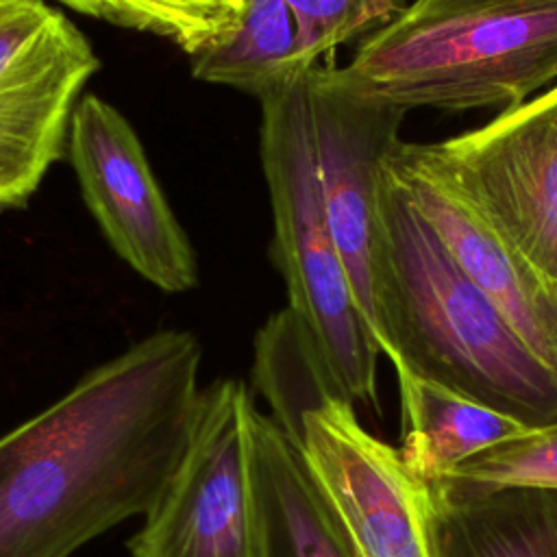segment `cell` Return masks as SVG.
Segmentation results:
<instances>
[{
	"label": "cell",
	"instance_id": "cell-7",
	"mask_svg": "<svg viewBox=\"0 0 557 557\" xmlns=\"http://www.w3.org/2000/svg\"><path fill=\"white\" fill-rule=\"evenodd\" d=\"M89 39L46 0H0V211L26 205L67 144L98 72Z\"/></svg>",
	"mask_w": 557,
	"mask_h": 557
},
{
	"label": "cell",
	"instance_id": "cell-15",
	"mask_svg": "<svg viewBox=\"0 0 557 557\" xmlns=\"http://www.w3.org/2000/svg\"><path fill=\"white\" fill-rule=\"evenodd\" d=\"M191 59L198 81L235 87L261 100L309 67L298 57V37L285 0H246L239 26Z\"/></svg>",
	"mask_w": 557,
	"mask_h": 557
},
{
	"label": "cell",
	"instance_id": "cell-9",
	"mask_svg": "<svg viewBox=\"0 0 557 557\" xmlns=\"http://www.w3.org/2000/svg\"><path fill=\"white\" fill-rule=\"evenodd\" d=\"M65 150L85 205L115 255L163 292L196 287L191 242L128 120L100 96L85 94L72 111Z\"/></svg>",
	"mask_w": 557,
	"mask_h": 557
},
{
	"label": "cell",
	"instance_id": "cell-2",
	"mask_svg": "<svg viewBox=\"0 0 557 557\" xmlns=\"http://www.w3.org/2000/svg\"><path fill=\"white\" fill-rule=\"evenodd\" d=\"M374 302L379 352L396 372L450 387L527 429L557 422V376L455 261L385 159L376 191Z\"/></svg>",
	"mask_w": 557,
	"mask_h": 557
},
{
	"label": "cell",
	"instance_id": "cell-5",
	"mask_svg": "<svg viewBox=\"0 0 557 557\" xmlns=\"http://www.w3.org/2000/svg\"><path fill=\"white\" fill-rule=\"evenodd\" d=\"M255 413L242 381L198 392L183 455L128 542L133 557H265Z\"/></svg>",
	"mask_w": 557,
	"mask_h": 557
},
{
	"label": "cell",
	"instance_id": "cell-10",
	"mask_svg": "<svg viewBox=\"0 0 557 557\" xmlns=\"http://www.w3.org/2000/svg\"><path fill=\"white\" fill-rule=\"evenodd\" d=\"M307 85L326 220L357 309L379 348L374 302L379 170L400 139L407 111L352 94L320 63L309 67Z\"/></svg>",
	"mask_w": 557,
	"mask_h": 557
},
{
	"label": "cell",
	"instance_id": "cell-8",
	"mask_svg": "<svg viewBox=\"0 0 557 557\" xmlns=\"http://www.w3.org/2000/svg\"><path fill=\"white\" fill-rule=\"evenodd\" d=\"M296 450L357 557H433V496L374 437L355 405L331 398L300 422Z\"/></svg>",
	"mask_w": 557,
	"mask_h": 557
},
{
	"label": "cell",
	"instance_id": "cell-3",
	"mask_svg": "<svg viewBox=\"0 0 557 557\" xmlns=\"http://www.w3.org/2000/svg\"><path fill=\"white\" fill-rule=\"evenodd\" d=\"M326 67L405 111H503L557 83V0H413Z\"/></svg>",
	"mask_w": 557,
	"mask_h": 557
},
{
	"label": "cell",
	"instance_id": "cell-4",
	"mask_svg": "<svg viewBox=\"0 0 557 557\" xmlns=\"http://www.w3.org/2000/svg\"><path fill=\"white\" fill-rule=\"evenodd\" d=\"M307 72L259 100L261 165L274 215L270 257L285 278L287 307L344 400L376 407L381 352L357 309L326 220Z\"/></svg>",
	"mask_w": 557,
	"mask_h": 557
},
{
	"label": "cell",
	"instance_id": "cell-11",
	"mask_svg": "<svg viewBox=\"0 0 557 557\" xmlns=\"http://www.w3.org/2000/svg\"><path fill=\"white\" fill-rule=\"evenodd\" d=\"M385 165L463 272L557 376V298L457 194L407 152L403 139L385 154Z\"/></svg>",
	"mask_w": 557,
	"mask_h": 557
},
{
	"label": "cell",
	"instance_id": "cell-14",
	"mask_svg": "<svg viewBox=\"0 0 557 557\" xmlns=\"http://www.w3.org/2000/svg\"><path fill=\"white\" fill-rule=\"evenodd\" d=\"M433 557H557V490L433 498Z\"/></svg>",
	"mask_w": 557,
	"mask_h": 557
},
{
	"label": "cell",
	"instance_id": "cell-13",
	"mask_svg": "<svg viewBox=\"0 0 557 557\" xmlns=\"http://www.w3.org/2000/svg\"><path fill=\"white\" fill-rule=\"evenodd\" d=\"M255 472L265 557H357L296 446L259 409L255 413Z\"/></svg>",
	"mask_w": 557,
	"mask_h": 557
},
{
	"label": "cell",
	"instance_id": "cell-17",
	"mask_svg": "<svg viewBox=\"0 0 557 557\" xmlns=\"http://www.w3.org/2000/svg\"><path fill=\"white\" fill-rule=\"evenodd\" d=\"M115 26L159 35L189 57L224 41L242 22L246 0H61Z\"/></svg>",
	"mask_w": 557,
	"mask_h": 557
},
{
	"label": "cell",
	"instance_id": "cell-12",
	"mask_svg": "<svg viewBox=\"0 0 557 557\" xmlns=\"http://www.w3.org/2000/svg\"><path fill=\"white\" fill-rule=\"evenodd\" d=\"M400 392V448L407 470L433 485L474 455L518 437L527 426L450 387L396 372Z\"/></svg>",
	"mask_w": 557,
	"mask_h": 557
},
{
	"label": "cell",
	"instance_id": "cell-6",
	"mask_svg": "<svg viewBox=\"0 0 557 557\" xmlns=\"http://www.w3.org/2000/svg\"><path fill=\"white\" fill-rule=\"evenodd\" d=\"M405 148L557 298V83L476 128Z\"/></svg>",
	"mask_w": 557,
	"mask_h": 557
},
{
	"label": "cell",
	"instance_id": "cell-19",
	"mask_svg": "<svg viewBox=\"0 0 557 557\" xmlns=\"http://www.w3.org/2000/svg\"><path fill=\"white\" fill-rule=\"evenodd\" d=\"M298 37V57L311 67L318 59L366 33L357 0H285Z\"/></svg>",
	"mask_w": 557,
	"mask_h": 557
},
{
	"label": "cell",
	"instance_id": "cell-20",
	"mask_svg": "<svg viewBox=\"0 0 557 557\" xmlns=\"http://www.w3.org/2000/svg\"><path fill=\"white\" fill-rule=\"evenodd\" d=\"M405 4H407V0H357V7H359V13H361L366 33H370L376 26H381L383 22H387Z\"/></svg>",
	"mask_w": 557,
	"mask_h": 557
},
{
	"label": "cell",
	"instance_id": "cell-1",
	"mask_svg": "<svg viewBox=\"0 0 557 557\" xmlns=\"http://www.w3.org/2000/svg\"><path fill=\"white\" fill-rule=\"evenodd\" d=\"M202 348L157 331L0 437V557H70L146 516L187 444Z\"/></svg>",
	"mask_w": 557,
	"mask_h": 557
},
{
	"label": "cell",
	"instance_id": "cell-16",
	"mask_svg": "<svg viewBox=\"0 0 557 557\" xmlns=\"http://www.w3.org/2000/svg\"><path fill=\"white\" fill-rule=\"evenodd\" d=\"M252 381L272 407V420L296 446L302 416L331 398H344L326 372L298 315L283 307L255 337ZM348 403V400H346Z\"/></svg>",
	"mask_w": 557,
	"mask_h": 557
},
{
	"label": "cell",
	"instance_id": "cell-18",
	"mask_svg": "<svg viewBox=\"0 0 557 557\" xmlns=\"http://www.w3.org/2000/svg\"><path fill=\"white\" fill-rule=\"evenodd\" d=\"M429 487L437 500H461L498 487L557 490V422L527 429L474 455Z\"/></svg>",
	"mask_w": 557,
	"mask_h": 557
}]
</instances>
